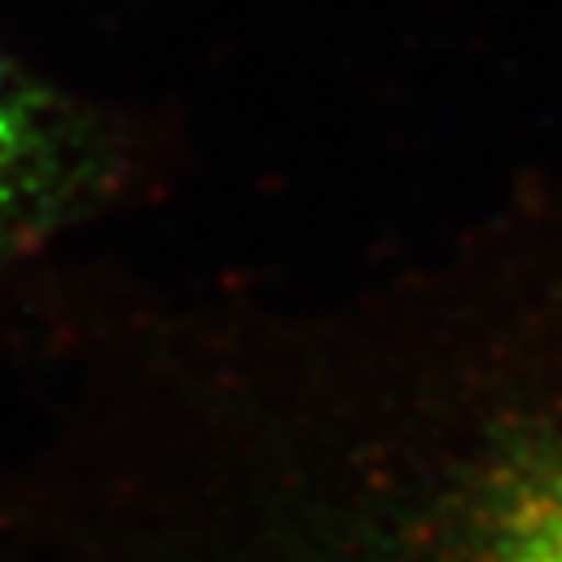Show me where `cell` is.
Listing matches in <instances>:
<instances>
[{
  "instance_id": "cell-1",
  "label": "cell",
  "mask_w": 562,
  "mask_h": 562,
  "mask_svg": "<svg viewBox=\"0 0 562 562\" xmlns=\"http://www.w3.org/2000/svg\"><path fill=\"white\" fill-rule=\"evenodd\" d=\"M213 371L59 562H562V217L487 225Z\"/></svg>"
},
{
  "instance_id": "cell-2",
  "label": "cell",
  "mask_w": 562,
  "mask_h": 562,
  "mask_svg": "<svg viewBox=\"0 0 562 562\" xmlns=\"http://www.w3.org/2000/svg\"><path fill=\"white\" fill-rule=\"evenodd\" d=\"M109 138L0 50V271L59 238L109 180Z\"/></svg>"
}]
</instances>
